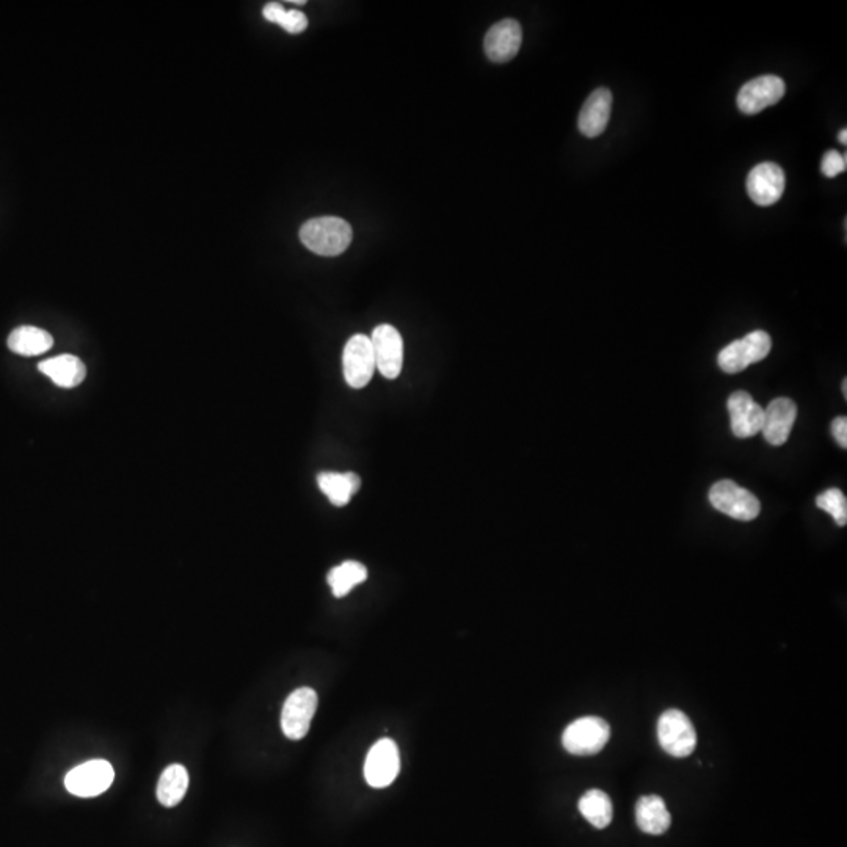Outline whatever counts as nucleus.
Returning <instances> with one entry per match:
<instances>
[{
    "label": "nucleus",
    "instance_id": "nucleus-25",
    "mask_svg": "<svg viewBox=\"0 0 847 847\" xmlns=\"http://www.w3.org/2000/svg\"><path fill=\"white\" fill-rule=\"evenodd\" d=\"M847 168V156H841L838 151L830 150L824 154L821 162V170L827 178H837L838 175L844 173Z\"/></svg>",
    "mask_w": 847,
    "mask_h": 847
},
{
    "label": "nucleus",
    "instance_id": "nucleus-18",
    "mask_svg": "<svg viewBox=\"0 0 847 847\" xmlns=\"http://www.w3.org/2000/svg\"><path fill=\"white\" fill-rule=\"evenodd\" d=\"M636 821L642 832L648 835H662L669 830L672 818L662 797L651 794L640 797L637 802Z\"/></svg>",
    "mask_w": 847,
    "mask_h": 847
},
{
    "label": "nucleus",
    "instance_id": "nucleus-19",
    "mask_svg": "<svg viewBox=\"0 0 847 847\" xmlns=\"http://www.w3.org/2000/svg\"><path fill=\"white\" fill-rule=\"evenodd\" d=\"M52 344L54 339L48 331L30 327V325L16 328L8 336V347L11 352L18 353L22 357H38L41 353L51 350Z\"/></svg>",
    "mask_w": 847,
    "mask_h": 847
},
{
    "label": "nucleus",
    "instance_id": "nucleus-23",
    "mask_svg": "<svg viewBox=\"0 0 847 847\" xmlns=\"http://www.w3.org/2000/svg\"><path fill=\"white\" fill-rule=\"evenodd\" d=\"M366 579H368V568L355 560H347L339 567L331 568L327 576L331 592L336 598L346 597L347 593L352 592L353 587Z\"/></svg>",
    "mask_w": 847,
    "mask_h": 847
},
{
    "label": "nucleus",
    "instance_id": "nucleus-14",
    "mask_svg": "<svg viewBox=\"0 0 847 847\" xmlns=\"http://www.w3.org/2000/svg\"><path fill=\"white\" fill-rule=\"evenodd\" d=\"M731 430L738 438H752L763 429L764 408L746 391H736L727 400Z\"/></svg>",
    "mask_w": 847,
    "mask_h": 847
},
{
    "label": "nucleus",
    "instance_id": "nucleus-11",
    "mask_svg": "<svg viewBox=\"0 0 847 847\" xmlns=\"http://www.w3.org/2000/svg\"><path fill=\"white\" fill-rule=\"evenodd\" d=\"M400 771V755L396 742L391 739H380L369 750L364 777L372 788H386L396 780Z\"/></svg>",
    "mask_w": 847,
    "mask_h": 847
},
{
    "label": "nucleus",
    "instance_id": "nucleus-6",
    "mask_svg": "<svg viewBox=\"0 0 847 847\" xmlns=\"http://www.w3.org/2000/svg\"><path fill=\"white\" fill-rule=\"evenodd\" d=\"M342 368L344 379L350 388L361 389L368 386L377 369L369 336L355 335L347 341L342 355Z\"/></svg>",
    "mask_w": 847,
    "mask_h": 847
},
{
    "label": "nucleus",
    "instance_id": "nucleus-5",
    "mask_svg": "<svg viewBox=\"0 0 847 847\" xmlns=\"http://www.w3.org/2000/svg\"><path fill=\"white\" fill-rule=\"evenodd\" d=\"M658 739L662 750L677 758L689 757L697 746L694 725L678 709H669L659 717Z\"/></svg>",
    "mask_w": 847,
    "mask_h": 847
},
{
    "label": "nucleus",
    "instance_id": "nucleus-10",
    "mask_svg": "<svg viewBox=\"0 0 847 847\" xmlns=\"http://www.w3.org/2000/svg\"><path fill=\"white\" fill-rule=\"evenodd\" d=\"M786 85L778 76H761L742 85L738 93V107L746 115H757L777 104L785 96Z\"/></svg>",
    "mask_w": 847,
    "mask_h": 847
},
{
    "label": "nucleus",
    "instance_id": "nucleus-9",
    "mask_svg": "<svg viewBox=\"0 0 847 847\" xmlns=\"http://www.w3.org/2000/svg\"><path fill=\"white\" fill-rule=\"evenodd\" d=\"M115 772L110 763L104 760L87 761L80 764L65 778L66 789L77 797H95L104 793L112 785Z\"/></svg>",
    "mask_w": 847,
    "mask_h": 847
},
{
    "label": "nucleus",
    "instance_id": "nucleus-2",
    "mask_svg": "<svg viewBox=\"0 0 847 847\" xmlns=\"http://www.w3.org/2000/svg\"><path fill=\"white\" fill-rule=\"evenodd\" d=\"M771 347V336L766 331H752L744 338L731 342L720 350L717 363L727 374H738L768 357Z\"/></svg>",
    "mask_w": 847,
    "mask_h": 847
},
{
    "label": "nucleus",
    "instance_id": "nucleus-28",
    "mask_svg": "<svg viewBox=\"0 0 847 847\" xmlns=\"http://www.w3.org/2000/svg\"><path fill=\"white\" fill-rule=\"evenodd\" d=\"M284 11H286V8H284L283 5L277 4V2H272V4H267L266 7H264L262 15H264V18H266L267 21L278 24L280 19L283 18Z\"/></svg>",
    "mask_w": 847,
    "mask_h": 847
},
{
    "label": "nucleus",
    "instance_id": "nucleus-20",
    "mask_svg": "<svg viewBox=\"0 0 847 847\" xmlns=\"http://www.w3.org/2000/svg\"><path fill=\"white\" fill-rule=\"evenodd\" d=\"M317 484L333 506L344 507L360 490L361 479L355 473H320Z\"/></svg>",
    "mask_w": 847,
    "mask_h": 847
},
{
    "label": "nucleus",
    "instance_id": "nucleus-16",
    "mask_svg": "<svg viewBox=\"0 0 847 847\" xmlns=\"http://www.w3.org/2000/svg\"><path fill=\"white\" fill-rule=\"evenodd\" d=\"M612 102L614 98L608 88L601 87L593 91L579 113V131L590 139L603 134L611 120Z\"/></svg>",
    "mask_w": 847,
    "mask_h": 847
},
{
    "label": "nucleus",
    "instance_id": "nucleus-30",
    "mask_svg": "<svg viewBox=\"0 0 847 847\" xmlns=\"http://www.w3.org/2000/svg\"><path fill=\"white\" fill-rule=\"evenodd\" d=\"M841 388H843L844 399H847V380L846 379L843 380V386H841Z\"/></svg>",
    "mask_w": 847,
    "mask_h": 847
},
{
    "label": "nucleus",
    "instance_id": "nucleus-15",
    "mask_svg": "<svg viewBox=\"0 0 847 847\" xmlns=\"http://www.w3.org/2000/svg\"><path fill=\"white\" fill-rule=\"evenodd\" d=\"M797 418V405L788 397H777L764 410V440L771 446H783L788 441Z\"/></svg>",
    "mask_w": 847,
    "mask_h": 847
},
{
    "label": "nucleus",
    "instance_id": "nucleus-22",
    "mask_svg": "<svg viewBox=\"0 0 847 847\" xmlns=\"http://www.w3.org/2000/svg\"><path fill=\"white\" fill-rule=\"evenodd\" d=\"M579 811L595 829H606L614 816L611 797L601 789L587 791L579 800Z\"/></svg>",
    "mask_w": 847,
    "mask_h": 847
},
{
    "label": "nucleus",
    "instance_id": "nucleus-1",
    "mask_svg": "<svg viewBox=\"0 0 847 847\" xmlns=\"http://www.w3.org/2000/svg\"><path fill=\"white\" fill-rule=\"evenodd\" d=\"M352 237V226L339 217L308 220L300 228L303 245L319 256L341 255L349 248Z\"/></svg>",
    "mask_w": 847,
    "mask_h": 847
},
{
    "label": "nucleus",
    "instance_id": "nucleus-24",
    "mask_svg": "<svg viewBox=\"0 0 847 847\" xmlns=\"http://www.w3.org/2000/svg\"><path fill=\"white\" fill-rule=\"evenodd\" d=\"M819 509L830 513L838 526L844 528L847 524V499L840 488H829L816 498Z\"/></svg>",
    "mask_w": 847,
    "mask_h": 847
},
{
    "label": "nucleus",
    "instance_id": "nucleus-7",
    "mask_svg": "<svg viewBox=\"0 0 847 847\" xmlns=\"http://www.w3.org/2000/svg\"><path fill=\"white\" fill-rule=\"evenodd\" d=\"M317 709V694L314 689L300 688L289 695L281 711V730L292 741L308 735L311 720Z\"/></svg>",
    "mask_w": 847,
    "mask_h": 847
},
{
    "label": "nucleus",
    "instance_id": "nucleus-13",
    "mask_svg": "<svg viewBox=\"0 0 847 847\" xmlns=\"http://www.w3.org/2000/svg\"><path fill=\"white\" fill-rule=\"evenodd\" d=\"M523 43V29L515 19H502L488 30L484 48L488 59L495 63H506L517 57Z\"/></svg>",
    "mask_w": 847,
    "mask_h": 847
},
{
    "label": "nucleus",
    "instance_id": "nucleus-29",
    "mask_svg": "<svg viewBox=\"0 0 847 847\" xmlns=\"http://www.w3.org/2000/svg\"><path fill=\"white\" fill-rule=\"evenodd\" d=\"M838 140H840V142L843 143V145H846V143H847V131H846V129H843V131H841L840 134H838Z\"/></svg>",
    "mask_w": 847,
    "mask_h": 847
},
{
    "label": "nucleus",
    "instance_id": "nucleus-17",
    "mask_svg": "<svg viewBox=\"0 0 847 847\" xmlns=\"http://www.w3.org/2000/svg\"><path fill=\"white\" fill-rule=\"evenodd\" d=\"M38 369L60 388H76L87 375L85 364L74 355H60L41 361Z\"/></svg>",
    "mask_w": 847,
    "mask_h": 847
},
{
    "label": "nucleus",
    "instance_id": "nucleus-26",
    "mask_svg": "<svg viewBox=\"0 0 847 847\" xmlns=\"http://www.w3.org/2000/svg\"><path fill=\"white\" fill-rule=\"evenodd\" d=\"M278 26L283 27L286 32L295 35V33H302L308 27V19H306L302 11L286 10L284 11L283 18L278 22Z\"/></svg>",
    "mask_w": 847,
    "mask_h": 847
},
{
    "label": "nucleus",
    "instance_id": "nucleus-12",
    "mask_svg": "<svg viewBox=\"0 0 847 847\" xmlns=\"http://www.w3.org/2000/svg\"><path fill=\"white\" fill-rule=\"evenodd\" d=\"M786 187V176L774 162H763L752 168L747 176V193L758 206L768 208L782 198Z\"/></svg>",
    "mask_w": 847,
    "mask_h": 847
},
{
    "label": "nucleus",
    "instance_id": "nucleus-3",
    "mask_svg": "<svg viewBox=\"0 0 847 847\" xmlns=\"http://www.w3.org/2000/svg\"><path fill=\"white\" fill-rule=\"evenodd\" d=\"M709 502L714 509L738 521H752L760 515L761 502L747 488L733 480H720L709 490Z\"/></svg>",
    "mask_w": 847,
    "mask_h": 847
},
{
    "label": "nucleus",
    "instance_id": "nucleus-8",
    "mask_svg": "<svg viewBox=\"0 0 847 847\" xmlns=\"http://www.w3.org/2000/svg\"><path fill=\"white\" fill-rule=\"evenodd\" d=\"M369 338L380 374L389 380L397 379L404 364V341L399 331L393 325L383 324L375 328Z\"/></svg>",
    "mask_w": 847,
    "mask_h": 847
},
{
    "label": "nucleus",
    "instance_id": "nucleus-27",
    "mask_svg": "<svg viewBox=\"0 0 847 847\" xmlns=\"http://www.w3.org/2000/svg\"><path fill=\"white\" fill-rule=\"evenodd\" d=\"M832 433L837 443L841 448H847V419L846 416H840L832 422Z\"/></svg>",
    "mask_w": 847,
    "mask_h": 847
},
{
    "label": "nucleus",
    "instance_id": "nucleus-4",
    "mask_svg": "<svg viewBox=\"0 0 847 847\" xmlns=\"http://www.w3.org/2000/svg\"><path fill=\"white\" fill-rule=\"evenodd\" d=\"M611 738V727L601 717L587 716L565 728L562 744L571 755L587 757L601 752Z\"/></svg>",
    "mask_w": 847,
    "mask_h": 847
},
{
    "label": "nucleus",
    "instance_id": "nucleus-21",
    "mask_svg": "<svg viewBox=\"0 0 847 847\" xmlns=\"http://www.w3.org/2000/svg\"><path fill=\"white\" fill-rule=\"evenodd\" d=\"M189 788V772L181 764H171L160 775L157 799L164 807H176L182 802Z\"/></svg>",
    "mask_w": 847,
    "mask_h": 847
}]
</instances>
